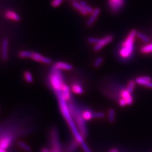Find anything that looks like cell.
Returning <instances> with one entry per match:
<instances>
[{
  "mask_svg": "<svg viewBox=\"0 0 152 152\" xmlns=\"http://www.w3.org/2000/svg\"><path fill=\"white\" fill-rule=\"evenodd\" d=\"M56 94V95L59 100V106L60 108V110L62 112V114H63L64 118H65L68 124L69 125L70 129L72 132V134H73V136L75 139H76V140L79 143V144L81 145L82 143L85 142L84 141L85 138L81 135L80 132H79V131L77 129L76 123L71 114L68 105L67 104L66 101H65V100L62 97L61 92H57Z\"/></svg>",
  "mask_w": 152,
  "mask_h": 152,
  "instance_id": "1",
  "label": "cell"
},
{
  "mask_svg": "<svg viewBox=\"0 0 152 152\" xmlns=\"http://www.w3.org/2000/svg\"><path fill=\"white\" fill-rule=\"evenodd\" d=\"M68 107L79 132L84 138H86L88 135V131L86 121L82 117L83 111L73 104H69Z\"/></svg>",
  "mask_w": 152,
  "mask_h": 152,
  "instance_id": "2",
  "label": "cell"
},
{
  "mask_svg": "<svg viewBox=\"0 0 152 152\" xmlns=\"http://www.w3.org/2000/svg\"><path fill=\"white\" fill-rule=\"evenodd\" d=\"M136 34V29L131 30L127 38L121 44L119 54L122 59L127 60L131 58L134 50V40Z\"/></svg>",
  "mask_w": 152,
  "mask_h": 152,
  "instance_id": "3",
  "label": "cell"
},
{
  "mask_svg": "<svg viewBox=\"0 0 152 152\" xmlns=\"http://www.w3.org/2000/svg\"><path fill=\"white\" fill-rule=\"evenodd\" d=\"M60 71L61 70L56 69L53 66L52 70L49 77L50 85L56 93L62 91V87L65 84L64 82L63 77Z\"/></svg>",
  "mask_w": 152,
  "mask_h": 152,
  "instance_id": "4",
  "label": "cell"
},
{
  "mask_svg": "<svg viewBox=\"0 0 152 152\" xmlns=\"http://www.w3.org/2000/svg\"><path fill=\"white\" fill-rule=\"evenodd\" d=\"M125 2L126 0H108L109 9L113 14H118L125 6Z\"/></svg>",
  "mask_w": 152,
  "mask_h": 152,
  "instance_id": "5",
  "label": "cell"
},
{
  "mask_svg": "<svg viewBox=\"0 0 152 152\" xmlns=\"http://www.w3.org/2000/svg\"><path fill=\"white\" fill-rule=\"evenodd\" d=\"M51 144L53 151H60V144L59 138L58 130L56 128H53L51 130Z\"/></svg>",
  "mask_w": 152,
  "mask_h": 152,
  "instance_id": "6",
  "label": "cell"
},
{
  "mask_svg": "<svg viewBox=\"0 0 152 152\" xmlns=\"http://www.w3.org/2000/svg\"><path fill=\"white\" fill-rule=\"evenodd\" d=\"M113 38H114V37H113V35L112 34H109L103 38H101L100 42L98 44L95 45L94 47V51L95 52H98L99 51H100L105 46L110 43L113 41Z\"/></svg>",
  "mask_w": 152,
  "mask_h": 152,
  "instance_id": "7",
  "label": "cell"
},
{
  "mask_svg": "<svg viewBox=\"0 0 152 152\" xmlns=\"http://www.w3.org/2000/svg\"><path fill=\"white\" fill-rule=\"evenodd\" d=\"M136 83L138 85L152 88V79L149 76H142L136 78Z\"/></svg>",
  "mask_w": 152,
  "mask_h": 152,
  "instance_id": "8",
  "label": "cell"
},
{
  "mask_svg": "<svg viewBox=\"0 0 152 152\" xmlns=\"http://www.w3.org/2000/svg\"><path fill=\"white\" fill-rule=\"evenodd\" d=\"M31 58L36 62L42 63L46 64H50L52 63V60L50 58L45 57L40 53L36 52H32V54Z\"/></svg>",
  "mask_w": 152,
  "mask_h": 152,
  "instance_id": "9",
  "label": "cell"
},
{
  "mask_svg": "<svg viewBox=\"0 0 152 152\" xmlns=\"http://www.w3.org/2000/svg\"><path fill=\"white\" fill-rule=\"evenodd\" d=\"M13 139V136L10 135L8 136H4L0 140V148L6 150L11 145Z\"/></svg>",
  "mask_w": 152,
  "mask_h": 152,
  "instance_id": "10",
  "label": "cell"
},
{
  "mask_svg": "<svg viewBox=\"0 0 152 152\" xmlns=\"http://www.w3.org/2000/svg\"><path fill=\"white\" fill-rule=\"evenodd\" d=\"M61 95L62 98L65 100V101H69L71 99V93L70 87L64 84L62 88Z\"/></svg>",
  "mask_w": 152,
  "mask_h": 152,
  "instance_id": "11",
  "label": "cell"
},
{
  "mask_svg": "<svg viewBox=\"0 0 152 152\" xmlns=\"http://www.w3.org/2000/svg\"><path fill=\"white\" fill-rule=\"evenodd\" d=\"M8 46L9 40L7 38H4L2 42V57L4 60H8Z\"/></svg>",
  "mask_w": 152,
  "mask_h": 152,
  "instance_id": "12",
  "label": "cell"
},
{
  "mask_svg": "<svg viewBox=\"0 0 152 152\" xmlns=\"http://www.w3.org/2000/svg\"><path fill=\"white\" fill-rule=\"evenodd\" d=\"M5 16L6 19L15 22L21 21V16L15 11L11 10H8L5 12Z\"/></svg>",
  "mask_w": 152,
  "mask_h": 152,
  "instance_id": "13",
  "label": "cell"
},
{
  "mask_svg": "<svg viewBox=\"0 0 152 152\" xmlns=\"http://www.w3.org/2000/svg\"><path fill=\"white\" fill-rule=\"evenodd\" d=\"M100 12H101L100 9L99 8H97L95 9H94V11L93 12L91 17L89 18V19L87 21V23H86V25L88 27H90L93 25V24L97 19L99 15H100Z\"/></svg>",
  "mask_w": 152,
  "mask_h": 152,
  "instance_id": "14",
  "label": "cell"
},
{
  "mask_svg": "<svg viewBox=\"0 0 152 152\" xmlns=\"http://www.w3.org/2000/svg\"><path fill=\"white\" fill-rule=\"evenodd\" d=\"M53 67L59 70L71 71L73 69L72 65L69 63H66L63 62H58L53 65Z\"/></svg>",
  "mask_w": 152,
  "mask_h": 152,
  "instance_id": "15",
  "label": "cell"
},
{
  "mask_svg": "<svg viewBox=\"0 0 152 152\" xmlns=\"http://www.w3.org/2000/svg\"><path fill=\"white\" fill-rule=\"evenodd\" d=\"M72 5L73 8H75L77 10L79 11L82 15H87L88 12L85 9V8L82 6V5L79 3L77 2H72Z\"/></svg>",
  "mask_w": 152,
  "mask_h": 152,
  "instance_id": "16",
  "label": "cell"
},
{
  "mask_svg": "<svg viewBox=\"0 0 152 152\" xmlns=\"http://www.w3.org/2000/svg\"><path fill=\"white\" fill-rule=\"evenodd\" d=\"M71 90L73 93H75L76 94H78V95L82 94L84 92L83 87L81 86V85H79V84H77V83L73 84L72 85Z\"/></svg>",
  "mask_w": 152,
  "mask_h": 152,
  "instance_id": "17",
  "label": "cell"
},
{
  "mask_svg": "<svg viewBox=\"0 0 152 152\" xmlns=\"http://www.w3.org/2000/svg\"><path fill=\"white\" fill-rule=\"evenodd\" d=\"M82 117L86 121H90L94 118L93 112L90 110H85L82 112Z\"/></svg>",
  "mask_w": 152,
  "mask_h": 152,
  "instance_id": "18",
  "label": "cell"
},
{
  "mask_svg": "<svg viewBox=\"0 0 152 152\" xmlns=\"http://www.w3.org/2000/svg\"><path fill=\"white\" fill-rule=\"evenodd\" d=\"M140 51L142 54L152 53V43L141 47Z\"/></svg>",
  "mask_w": 152,
  "mask_h": 152,
  "instance_id": "19",
  "label": "cell"
},
{
  "mask_svg": "<svg viewBox=\"0 0 152 152\" xmlns=\"http://www.w3.org/2000/svg\"><path fill=\"white\" fill-rule=\"evenodd\" d=\"M78 144H79L78 141L76 140V139L73 140L70 144L68 148L67 152H75L76 151V149L77 148V147L78 145Z\"/></svg>",
  "mask_w": 152,
  "mask_h": 152,
  "instance_id": "20",
  "label": "cell"
},
{
  "mask_svg": "<svg viewBox=\"0 0 152 152\" xmlns=\"http://www.w3.org/2000/svg\"><path fill=\"white\" fill-rule=\"evenodd\" d=\"M116 118V112L115 110L112 108L108 110V121L111 123H113L115 121Z\"/></svg>",
  "mask_w": 152,
  "mask_h": 152,
  "instance_id": "21",
  "label": "cell"
},
{
  "mask_svg": "<svg viewBox=\"0 0 152 152\" xmlns=\"http://www.w3.org/2000/svg\"><path fill=\"white\" fill-rule=\"evenodd\" d=\"M79 3L82 5V6L85 8V9L87 11L88 14H92L93 12L94 11V9H93L91 7H90L86 2L84 1H80Z\"/></svg>",
  "mask_w": 152,
  "mask_h": 152,
  "instance_id": "22",
  "label": "cell"
},
{
  "mask_svg": "<svg viewBox=\"0 0 152 152\" xmlns=\"http://www.w3.org/2000/svg\"><path fill=\"white\" fill-rule=\"evenodd\" d=\"M32 54V52L30 51L23 50L19 53V56L22 58H31Z\"/></svg>",
  "mask_w": 152,
  "mask_h": 152,
  "instance_id": "23",
  "label": "cell"
},
{
  "mask_svg": "<svg viewBox=\"0 0 152 152\" xmlns=\"http://www.w3.org/2000/svg\"><path fill=\"white\" fill-rule=\"evenodd\" d=\"M135 84H136V81L134 80H130L129 82L127 84V86L126 87V90L130 94H132L133 92L135 87Z\"/></svg>",
  "mask_w": 152,
  "mask_h": 152,
  "instance_id": "24",
  "label": "cell"
},
{
  "mask_svg": "<svg viewBox=\"0 0 152 152\" xmlns=\"http://www.w3.org/2000/svg\"><path fill=\"white\" fill-rule=\"evenodd\" d=\"M24 77L25 79L27 81L28 83H32L33 82V78L31 73L29 71H25L24 73Z\"/></svg>",
  "mask_w": 152,
  "mask_h": 152,
  "instance_id": "25",
  "label": "cell"
},
{
  "mask_svg": "<svg viewBox=\"0 0 152 152\" xmlns=\"http://www.w3.org/2000/svg\"><path fill=\"white\" fill-rule=\"evenodd\" d=\"M18 145L19 147H21L23 149H24L25 151L27 152H31L32 151L31 148L26 143L22 141H19L18 142Z\"/></svg>",
  "mask_w": 152,
  "mask_h": 152,
  "instance_id": "26",
  "label": "cell"
},
{
  "mask_svg": "<svg viewBox=\"0 0 152 152\" xmlns=\"http://www.w3.org/2000/svg\"><path fill=\"white\" fill-rule=\"evenodd\" d=\"M104 58L102 56H99L96 59V60L94 62V66L95 68H99L104 62Z\"/></svg>",
  "mask_w": 152,
  "mask_h": 152,
  "instance_id": "27",
  "label": "cell"
},
{
  "mask_svg": "<svg viewBox=\"0 0 152 152\" xmlns=\"http://www.w3.org/2000/svg\"><path fill=\"white\" fill-rule=\"evenodd\" d=\"M136 36L145 42H148L149 41V38L148 36H147L146 35H145L144 34H143L142 33L137 32Z\"/></svg>",
  "mask_w": 152,
  "mask_h": 152,
  "instance_id": "28",
  "label": "cell"
},
{
  "mask_svg": "<svg viewBox=\"0 0 152 152\" xmlns=\"http://www.w3.org/2000/svg\"><path fill=\"white\" fill-rule=\"evenodd\" d=\"M64 0H52L51 2V5L53 8H58L61 5Z\"/></svg>",
  "mask_w": 152,
  "mask_h": 152,
  "instance_id": "29",
  "label": "cell"
},
{
  "mask_svg": "<svg viewBox=\"0 0 152 152\" xmlns=\"http://www.w3.org/2000/svg\"><path fill=\"white\" fill-rule=\"evenodd\" d=\"M100 41V38H95V37H88L87 38V41L90 43V44H95L97 45L98 44Z\"/></svg>",
  "mask_w": 152,
  "mask_h": 152,
  "instance_id": "30",
  "label": "cell"
},
{
  "mask_svg": "<svg viewBox=\"0 0 152 152\" xmlns=\"http://www.w3.org/2000/svg\"><path fill=\"white\" fill-rule=\"evenodd\" d=\"M105 114L103 112H95L93 113V118H103Z\"/></svg>",
  "mask_w": 152,
  "mask_h": 152,
  "instance_id": "31",
  "label": "cell"
},
{
  "mask_svg": "<svg viewBox=\"0 0 152 152\" xmlns=\"http://www.w3.org/2000/svg\"><path fill=\"white\" fill-rule=\"evenodd\" d=\"M81 146L82 147V149L84 150V151L85 152H92L90 150V149L89 148V147H88L87 144L85 143V142H84V143H82L81 144Z\"/></svg>",
  "mask_w": 152,
  "mask_h": 152,
  "instance_id": "32",
  "label": "cell"
},
{
  "mask_svg": "<svg viewBox=\"0 0 152 152\" xmlns=\"http://www.w3.org/2000/svg\"><path fill=\"white\" fill-rule=\"evenodd\" d=\"M119 105H120L121 107H125L126 105H127V102L126 101V100L123 98H121L119 99Z\"/></svg>",
  "mask_w": 152,
  "mask_h": 152,
  "instance_id": "33",
  "label": "cell"
},
{
  "mask_svg": "<svg viewBox=\"0 0 152 152\" xmlns=\"http://www.w3.org/2000/svg\"><path fill=\"white\" fill-rule=\"evenodd\" d=\"M109 152H119V151L117 148H113V149H111Z\"/></svg>",
  "mask_w": 152,
  "mask_h": 152,
  "instance_id": "34",
  "label": "cell"
},
{
  "mask_svg": "<svg viewBox=\"0 0 152 152\" xmlns=\"http://www.w3.org/2000/svg\"><path fill=\"white\" fill-rule=\"evenodd\" d=\"M41 152H50L49 151V150L47 149V148H43L42 149H41Z\"/></svg>",
  "mask_w": 152,
  "mask_h": 152,
  "instance_id": "35",
  "label": "cell"
},
{
  "mask_svg": "<svg viewBox=\"0 0 152 152\" xmlns=\"http://www.w3.org/2000/svg\"><path fill=\"white\" fill-rule=\"evenodd\" d=\"M0 152H6V150H5V149H2L1 148H0Z\"/></svg>",
  "mask_w": 152,
  "mask_h": 152,
  "instance_id": "36",
  "label": "cell"
},
{
  "mask_svg": "<svg viewBox=\"0 0 152 152\" xmlns=\"http://www.w3.org/2000/svg\"><path fill=\"white\" fill-rule=\"evenodd\" d=\"M69 1H71L72 2H77L78 0H69Z\"/></svg>",
  "mask_w": 152,
  "mask_h": 152,
  "instance_id": "37",
  "label": "cell"
},
{
  "mask_svg": "<svg viewBox=\"0 0 152 152\" xmlns=\"http://www.w3.org/2000/svg\"><path fill=\"white\" fill-rule=\"evenodd\" d=\"M53 152H58V151H53Z\"/></svg>",
  "mask_w": 152,
  "mask_h": 152,
  "instance_id": "38",
  "label": "cell"
}]
</instances>
